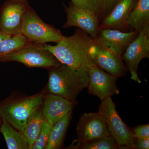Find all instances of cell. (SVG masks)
<instances>
[{
	"instance_id": "1",
	"label": "cell",
	"mask_w": 149,
	"mask_h": 149,
	"mask_svg": "<svg viewBox=\"0 0 149 149\" xmlns=\"http://www.w3.org/2000/svg\"><path fill=\"white\" fill-rule=\"evenodd\" d=\"M93 39L82 29H78L70 37L63 36L56 45L44 44L61 63L72 68H86L96 65L89 54Z\"/></svg>"
},
{
	"instance_id": "2",
	"label": "cell",
	"mask_w": 149,
	"mask_h": 149,
	"mask_svg": "<svg viewBox=\"0 0 149 149\" xmlns=\"http://www.w3.org/2000/svg\"><path fill=\"white\" fill-rule=\"evenodd\" d=\"M89 69L74 68L61 63L49 69L48 89L50 93L58 95L73 102L88 87Z\"/></svg>"
},
{
	"instance_id": "3",
	"label": "cell",
	"mask_w": 149,
	"mask_h": 149,
	"mask_svg": "<svg viewBox=\"0 0 149 149\" xmlns=\"http://www.w3.org/2000/svg\"><path fill=\"white\" fill-rule=\"evenodd\" d=\"M45 91L36 95L0 102V116L22 133L31 113L42 104Z\"/></svg>"
},
{
	"instance_id": "4",
	"label": "cell",
	"mask_w": 149,
	"mask_h": 149,
	"mask_svg": "<svg viewBox=\"0 0 149 149\" xmlns=\"http://www.w3.org/2000/svg\"><path fill=\"white\" fill-rule=\"evenodd\" d=\"M17 62L30 68H50L61 64L51 52L44 47V45L29 42L17 50L0 58V62Z\"/></svg>"
},
{
	"instance_id": "5",
	"label": "cell",
	"mask_w": 149,
	"mask_h": 149,
	"mask_svg": "<svg viewBox=\"0 0 149 149\" xmlns=\"http://www.w3.org/2000/svg\"><path fill=\"white\" fill-rule=\"evenodd\" d=\"M98 112L102 116L111 136L121 148L134 149L136 139L133 136V131L120 118L111 97L102 101Z\"/></svg>"
},
{
	"instance_id": "6",
	"label": "cell",
	"mask_w": 149,
	"mask_h": 149,
	"mask_svg": "<svg viewBox=\"0 0 149 149\" xmlns=\"http://www.w3.org/2000/svg\"><path fill=\"white\" fill-rule=\"evenodd\" d=\"M20 34L29 42L42 45L50 42L57 44L63 36L59 30L44 22L30 6L22 22Z\"/></svg>"
},
{
	"instance_id": "7",
	"label": "cell",
	"mask_w": 149,
	"mask_h": 149,
	"mask_svg": "<svg viewBox=\"0 0 149 149\" xmlns=\"http://www.w3.org/2000/svg\"><path fill=\"white\" fill-rule=\"evenodd\" d=\"M29 7L27 0L6 1L0 10V30L7 35H21L22 24Z\"/></svg>"
},
{
	"instance_id": "8",
	"label": "cell",
	"mask_w": 149,
	"mask_h": 149,
	"mask_svg": "<svg viewBox=\"0 0 149 149\" xmlns=\"http://www.w3.org/2000/svg\"><path fill=\"white\" fill-rule=\"evenodd\" d=\"M149 29L140 31L128 45L125 53L121 57L131 74L132 80L141 83L137 73L140 62L143 58L149 57Z\"/></svg>"
},
{
	"instance_id": "9",
	"label": "cell",
	"mask_w": 149,
	"mask_h": 149,
	"mask_svg": "<svg viewBox=\"0 0 149 149\" xmlns=\"http://www.w3.org/2000/svg\"><path fill=\"white\" fill-rule=\"evenodd\" d=\"M76 131L81 145L111 136L98 111L83 113L77 123Z\"/></svg>"
},
{
	"instance_id": "10",
	"label": "cell",
	"mask_w": 149,
	"mask_h": 149,
	"mask_svg": "<svg viewBox=\"0 0 149 149\" xmlns=\"http://www.w3.org/2000/svg\"><path fill=\"white\" fill-rule=\"evenodd\" d=\"M118 77L105 72L96 65L89 68L88 93L97 96L102 101L112 96L118 95L119 91L116 85Z\"/></svg>"
},
{
	"instance_id": "11",
	"label": "cell",
	"mask_w": 149,
	"mask_h": 149,
	"mask_svg": "<svg viewBox=\"0 0 149 149\" xmlns=\"http://www.w3.org/2000/svg\"><path fill=\"white\" fill-rule=\"evenodd\" d=\"M89 54L97 66L108 73L118 77L126 74V68L121 56L96 42L94 40Z\"/></svg>"
},
{
	"instance_id": "12",
	"label": "cell",
	"mask_w": 149,
	"mask_h": 149,
	"mask_svg": "<svg viewBox=\"0 0 149 149\" xmlns=\"http://www.w3.org/2000/svg\"><path fill=\"white\" fill-rule=\"evenodd\" d=\"M67 20L63 28L76 27L87 33L93 39L100 32V21L93 13L84 9L78 8L72 5L65 8Z\"/></svg>"
},
{
	"instance_id": "13",
	"label": "cell",
	"mask_w": 149,
	"mask_h": 149,
	"mask_svg": "<svg viewBox=\"0 0 149 149\" xmlns=\"http://www.w3.org/2000/svg\"><path fill=\"white\" fill-rule=\"evenodd\" d=\"M77 104V102L72 101L58 95L52 93L45 95L42 104L44 119L53 127L72 111Z\"/></svg>"
},
{
	"instance_id": "14",
	"label": "cell",
	"mask_w": 149,
	"mask_h": 149,
	"mask_svg": "<svg viewBox=\"0 0 149 149\" xmlns=\"http://www.w3.org/2000/svg\"><path fill=\"white\" fill-rule=\"evenodd\" d=\"M138 33L135 30L123 32L117 29H100L99 34L93 40L121 56L123 51L136 38Z\"/></svg>"
},
{
	"instance_id": "15",
	"label": "cell",
	"mask_w": 149,
	"mask_h": 149,
	"mask_svg": "<svg viewBox=\"0 0 149 149\" xmlns=\"http://www.w3.org/2000/svg\"><path fill=\"white\" fill-rule=\"evenodd\" d=\"M136 2V0H118L110 13L101 22L100 29L120 30L128 27L127 20Z\"/></svg>"
},
{
	"instance_id": "16",
	"label": "cell",
	"mask_w": 149,
	"mask_h": 149,
	"mask_svg": "<svg viewBox=\"0 0 149 149\" xmlns=\"http://www.w3.org/2000/svg\"><path fill=\"white\" fill-rule=\"evenodd\" d=\"M128 27L138 32L149 29V0H138L128 17Z\"/></svg>"
},
{
	"instance_id": "17",
	"label": "cell",
	"mask_w": 149,
	"mask_h": 149,
	"mask_svg": "<svg viewBox=\"0 0 149 149\" xmlns=\"http://www.w3.org/2000/svg\"><path fill=\"white\" fill-rule=\"evenodd\" d=\"M118 0H72L71 4L78 8L90 11L101 22L114 8Z\"/></svg>"
},
{
	"instance_id": "18",
	"label": "cell",
	"mask_w": 149,
	"mask_h": 149,
	"mask_svg": "<svg viewBox=\"0 0 149 149\" xmlns=\"http://www.w3.org/2000/svg\"><path fill=\"white\" fill-rule=\"evenodd\" d=\"M0 127V132L2 134L8 149H29L25 136L19 131H17L13 126L2 118Z\"/></svg>"
},
{
	"instance_id": "19",
	"label": "cell",
	"mask_w": 149,
	"mask_h": 149,
	"mask_svg": "<svg viewBox=\"0 0 149 149\" xmlns=\"http://www.w3.org/2000/svg\"><path fill=\"white\" fill-rule=\"evenodd\" d=\"M44 120L42 105L31 113L25 125L23 134L27 140L29 149L35 143L42 128Z\"/></svg>"
},
{
	"instance_id": "20",
	"label": "cell",
	"mask_w": 149,
	"mask_h": 149,
	"mask_svg": "<svg viewBox=\"0 0 149 149\" xmlns=\"http://www.w3.org/2000/svg\"><path fill=\"white\" fill-rule=\"evenodd\" d=\"M72 111L67 114L53 126L46 149H58L61 148L72 118Z\"/></svg>"
},
{
	"instance_id": "21",
	"label": "cell",
	"mask_w": 149,
	"mask_h": 149,
	"mask_svg": "<svg viewBox=\"0 0 149 149\" xmlns=\"http://www.w3.org/2000/svg\"><path fill=\"white\" fill-rule=\"evenodd\" d=\"M29 42L23 35H11L0 43V58L17 50Z\"/></svg>"
},
{
	"instance_id": "22",
	"label": "cell",
	"mask_w": 149,
	"mask_h": 149,
	"mask_svg": "<svg viewBox=\"0 0 149 149\" xmlns=\"http://www.w3.org/2000/svg\"><path fill=\"white\" fill-rule=\"evenodd\" d=\"M82 149H121L117 142L111 136L96 140L88 143L81 145Z\"/></svg>"
},
{
	"instance_id": "23",
	"label": "cell",
	"mask_w": 149,
	"mask_h": 149,
	"mask_svg": "<svg viewBox=\"0 0 149 149\" xmlns=\"http://www.w3.org/2000/svg\"><path fill=\"white\" fill-rule=\"evenodd\" d=\"M52 128V125L44 119L40 133L31 149H47Z\"/></svg>"
},
{
	"instance_id": "24",
	"label": "cell",
	"mask_w": 149,
	"mask_h": 149,
	"mask_svg": "<svg viewBox=\"0 0 149 149\" xmlns=\"http://www.w3.org/2000/svg\"><path fill=\"white\" fill-rule=\"evenodd\" d=\"M131 129L133 136L136 139L149 138V124L138 125Z\"/></svg>"
},
{
	"instance_id": "25",
	"label": "cell",
	"mask_w": 149,
	"mask_h": 149,
	"mask_svg": "<svg viewBox=\"0 0 149 149\" xmlns=\"http://www.w3.org/2000/svg\"><path fill=\"white\" fill-rule=\"evenodd\" d=\"M134 149H149V138L136 139Z\"/></svg>"
},
{
	"instance_id": "26",
	"label": "cell",
	"mask_w": 149,
	"mask_h": 149,
	"mask_svg": "<svg viewBox=\"0 0 149 149\" xmlns=\"http://www.w3.org/2000/svg\"><path fill=\"white\" fill-rule=\"evenodd\" d=\"M11 35H7L0 30V43L7 38H8Z\"/></svg>"
},
{
	"instance_id": "27",
	"label": "cell",
	"mask_w": 149,
	"mask_h": 149,
	"mask_svg": "<svg viewBox=\"0 0 149 149\" xmlns=\"http://www.w3.org/2000/svg\"><path fill=\"white\" fill-rule=\"evenodd\" d=\"M1 116H0V127H1Z\"/></svg>"
}]
</instances>
